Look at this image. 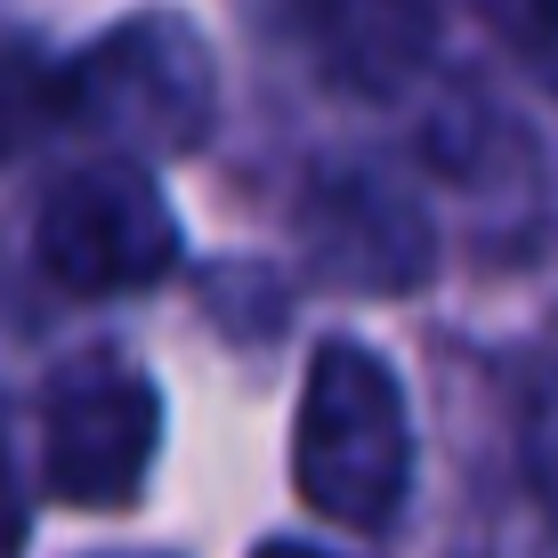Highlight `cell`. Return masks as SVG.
Wrapping results in <instances>:
<instances>
[{
	"mask_svg": "<svg viewBox=\"0 0 558 558\" xmlns=\"http://www.w3.org/2000/svg\"><path fill=\"white\" fill-rule=\"evenodd\" d=\"M33 259L82 300L138 292V283H162L179 267V219H170L162 186L138 162H122V154L82 162L49 186L41 227H33Z\"/></svg>",
	"mask_w": 558,
	"mask_h": 558,
	"instance_id": "3",
	"label": "cell"
},
{
	"mask_svg": "<svg viewBox=\"0 0 558 558\" xmlns=\"http://www.w3.org/2000/svg\"><path fill=\"white\" fill-rule=\"evenodd\" d=\"M292 25L349 98H397L437 57V0H292Z\"/></svg>",
	"mask_w": 558,
	"mask_h": 558,
	"instance_id": "6",
	"label": "cell"
},
{
	"mask_svg": "<svg viewBox=\"0 0 558 558\" xmlns=\"http://www.w3.org/2000/svg\"><path fill=\"white\" fill-rule=\"evenodd\" d=\"M25 526H33V510H25V494H16L9 461H0V558H16V550H25Z\"/></svg>",
	"mask_w": 558,
	"mask_h": 558,
	"instance_id": "10",
	"label": "cell"
},
{
	"mask_svg": "<svg viewBox=\"0 0 558 558\" xmlns=\"http://www.w3.org/2000/svg\"><path fill=\"white\" fill-rule=\"evenodd\" d=\"M518 437H526V477H534V502H543L550 534H558V356L543 364V373H534Z\"/></svg>",
	"mask_w": 558,
	"mask_h": 558,
	"instance_id": "9",
	"label": "cell"
},
{
	"mask_svg": "<svg viewBox=\"0 0 558 558\" xmlns=\"http://www.w3.org/2000/svg\"><path fill=\"white\" fill-rule=\"evenodd\" d=\"M543 89H558V0H461Z\"/></svg>",
	"mask_w": 558,
	"mask_h": 558,
	"instance_id": "8",
	"label": "cell"
},
{
	"mask_svg": "<svg viewBox=\"0 0 558 558\" xmlns=\"http://www.w3.org/2000/svg\"><path fill=\"white\" fill-rule=\"evenodd\" d=\"M154 446H162V397L122 349H89L49 380V494L82 510H113L146 486Z\"/></svg>",
	"mask_w": 558,
	"mask_h": 558,
	"instance_id": "4",
	"label": "cell"
},
{
	"mask_svg": "<svg viewBox=\"0 0 558 558\" xmlns=\"http://www.w3.org/2000/svg\"><path fill=\"white\" fill-rule=\"evenodd\" d=\"M292 477L307 510L349 534H380L405 510L413 486V413L397 373L364 340H324L300 389L292 429Z\"/></svg>",
	"mask_w": 558,
	"mask_h": 558,
	"instance_id": "1",
	"label": "cell"
},
{
	"mask_svg": "<svg viewBox=\"0 0 558 558\" xmlns=\"http://www.w3.org/2000/svg\"><path fill=\"white\" fill-rule=\"evenodd\" d=\"M307 259L316 276L356 283V292H413L437 267V235L405 186L373 170H332L307 186Z\"/></svg>",
	"mask_w": 558,
	"mask_h": 558,
	"instance_id": "5",
	"label": "cell"
},
{
	"mask_svg": "<svg viewBox=\"0 0 558 558\" xmlns=\"http://www.w3.org/2000/svg\"><path fill=\"white\" fill-rule=\"evenodd\" d=\"M259 558H324V550H300V543H267Z\"/></svg>",
	"mask_w": 558,
	"mask_h": 558,
	"instance_id": "11",
	"label": "cell"
},
{
	"mask_svg": "<svg viewBox=\"0 0 558 558\" xmlns=\"http://www.w3.org/2000/svg\"><path fill=\"white\" fill-rule=\"evenodd\" d=\"M219 73L186 16H130L98 49L65 57V122L122 146V162L146 170V154L203 146Z\"/></svg>",
	"mask_w": 558,
	"mask_h": 558,
	"instance_id": "2",
	"label": "cell"
},
{
	"mask_svg": "<svg viewBox=\"0 0 558 558\" xmlns=\"http://www.w3.org/2000/svg\"><path fill=\"white\" fill-rule=\"evenodd\" d=\"M57 122H65V65H49L33 49H9L0 57V162L41 146Z\"/></svg>",
	"mask_w": 558,
	"mask_h": 558,
	"instance_id": "7",
	"label": "cell"
}]
</instances>
